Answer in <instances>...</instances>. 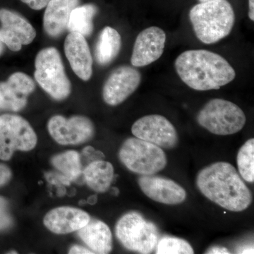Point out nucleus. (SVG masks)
<instances>
[{"instance_id":"obj_1","label":"nucleus","mask_w":254,"mask_h":254,"mask_svg":"<svg viewBox=\"0 0 254 254\" xmlns=\"http://www.w3.org/2000/svg\"><path fill=\"white\" fill-rule=\"evenodd\" d=\"M175 68L187 86L198 91L220 89L236 77L235 70L223 57L206 50L184 52L175 60Z\"/></svg>"},{"instance_id":"obj_2","label":"nucleus","mask_w":254,"mask_h":254,"mask_svg":"<svg viewBox=\"0 0 254 254\" xmlns=\"http://www.w3.org/2000/svg\"><path fill=\"white\" fill-rule=\"evenodd\" d=\"M195 183L207 198L230 211H243L252 204L250 190L235 167L226 162H217L202 169Z\"/></svg>"},{"instance_id":"obj_3","label":"nucleus","mask_w":254,"mask_h":254,"mask_svg":"<svg viewBox=\"0 0 254 254\" xmlns=\"http://www.w3.org/2000/svg\"><path fill=\"white\" fill-rule=\"evenodd\" d=\"M195 36L204 44H214L230 34L235 14L227 0H209L194 5L189 13Z\"/></svg>"},{"instance_id":"obj_4","label":"nucleus","mask_w":254,"mask_h":254,"mask_svg":"<svg viewBox=\"0 0 254 254\" xmlns=\"http://www.w3.org/2000/svg\"><path fill=\"white\" fill-rule=\"evenodd\" d=\"M196 120L200 126L220 136L240 131L247 122L245 113L238 105L221 98L208 101L198 112Z\"/></svg>"},{"instance_id":"obj_5","label":"nucleus","mask_w":254,"mask_h":254,"mask_svg":"<svg viewBox=\"0 0 254 254\" xmlns=\"http://www.w3.org/2000/svg\"><path fill=\"white\" fill-rule=\"evenodd\" d=\"M34 76L40 86L56 100L66 99L71 91L59 51L55 48L41 50L35 60Z\"/></svg>"},{"instance_id":"obj_6","label":"nucleus","mask_w":254,"mask_h":254,"mask_svg":"<svg viewBox=\"0 0 254 254\" xmlns=\"http://www.w3.org/2000/svg\"><path fill=\"white\" fill-rule=\"evenodd\" d=\"M119 158L129 171L140 175H155L168 164L166 155L160 147L136 137L124 142Z\"/></svg>"},{"instance_id":"obj_7","label":"nucleus","mask_w":254,"mask_h":254,"mask_svg":"<svg viewBox=\"0 0 254 254\" xmlns=\"http://www.w3.org/2000/svg\"><path fill=\"white\" fill-rule=\"evenodd\" d=\"M117 238L128 250L150 254L158 242V228L136 212H129L118 220L115 226Z\"/></svg>"},{"instance_id":"obj_8","label":"nucleus","mask_w":254,"mask_h":254,"mask_svg":"<svg viewBox=\"0 0 254 254\" xmlns=\"http://www.w3.org/2000/svg\"><path fill=\"white\" fill-rule=\"evenodd\" d=\"M37 141L36 132L27 120L11 114L0 116V160H9L16 151H30Z\"/></svg>"},{"instance_id":"obj_9","label":"nucleus","mask_w":254,"mask_h":254,"mask_svg":"<svg viewBox=\"0 0 254 254\" xmlns=\"http://www.w3.org/2000/svg\"><path fill=\"white\" fill-rule=\"evenodd\" d=\"M133 136L165 149H173L179 142L178 133L173 124L160 115H150L136 120L132 125Z\"/></svg>"},{"instance_id":"obj_10","label":"nucleus","mask_w":254,"mask_h":254,"mask_svg":"<svg viewBox=\"0 0 254 254\" xmlns=\"http://www.w3.org/2000/svg\"><path fill=\"white\" fill-rule=\"evenodd\" d=\"M48 129L50 136L60 145H77L91 140L94 136L95 127L90 119L73 116L66 119L55 115L50 119Z\"/></svg>"},{"instance_id":"obj_11","label":"nucleus","mask_w":254,"mask_h":254,"mask_svg":"<svg viewBox=\"0 0 254 254\" xmlns=\"http://www.w3.org/2000/svg\"><path fill=\"white\" fill-rule=\"evenodd\" d=\"M141 82V73L136 68L127 65L119 66L105 82L103 100L110 106L120 105L136 91Z\"/></svg>"},{"instance_id":"obj_12","label":"nucleus","mask_w":254,"mask_h":254,"mask_svg":"<svg viewBox=\"0 0 254 254\" xmlns=\"http://www.w3.org/2000/svg\"><path fill=\"white\" fill-rule=\"evenodd\" d=\"M0 41L10 50L18 52L36 36L33 26L21 15L7 9H0Z\"/></svg>"},{"instance_id":"obj_13","label":"nucleus","mask_w":254,"mask_h":254,"mask_svg":"<svg viewBox=\"0 0 254 254\" xmlns=\"http://www.w3.org/2000/svg\"><path fill=\"white\" fill-rule=\"evenodd\" d=\"M167 36L162 28L151 26L137 36L133 46L131 63L135 67H143L161 58L165 50Z\"/></svg>"},{"instance_id":"obj_14","label":"nucleus","mask_w":254,"mask_h":254,"mask_svg":"<svg viewBox=\"0 0 254 254\" xmlns=\"http://www.w3.org/2000/svg\"><path fill=\"white\" fill-rule=\"evenodd\" d=\"M35 88L34 81L26 73H13L7 81L0 82V110L18 112L23 109Z\"/></svg>"},{"instance_id":"obj_15","label":"nucleus","mask_w":254,"mask_h":254,"mask_svg":"<svg viewBox=\"0 0 254 254\" xmlns=\"http://www.w3.org/2000/svg\"><path fill=\"white\" fill-rule=\"evenodd\" d=\"M138 186L148 198L166 205H178L187 198L186 190L170 179L153 175H141Z\"/></svg>"},{"instance_id":"obj_16","label":"nucleus","mask_w":254,"mask_h":254,"mask_svg":"<svg viewBox=\"0 0 254 254\" xmlns=\"http://www.w3.org/2000/svg\"><path fill=\"white\" fill-rule=\"evenodd\" d=\"M64 52L73 72L83 81H88L93 73V58L85 36L70 33L65 39Z\"/></svg>"},{"instance_id":"obj_17","label":"nucleus","mask_w":254,"mask_h":254,"mask_svg":"<svg viewBox=\"0 0 254 254\" xmlns=\"http://www.w3.org/2000/svg\"><path fill=\"white\" fill-rule=\"evenodd\" d=\"M91 217L84 210L72 207H58L46 214L45 226L55 234L66 235L78 231L87 225Z\"/></svg>"},{"instance_id":"obj_18","label":"nucleus","mask_w":254,"mask_h":254,"mask_svg":"<svg viewBox=\"0 0 254 254\" xmlns=\"http://www.w3.org/2000/svg\"><path fill=\"white\" fill-rule=\"evenodd\" d=\"M80 0H51L46 6L43 17L45 31L56 38L66 29L70 15L79 4Z\"/></svg>"},{"instance_id":"obj_19","label":"nucleus","mask_w":254,"mask_h":254,"mask_svg":"<svg viewBox=\"0 0 254 254\" xmlns=\"http://www.w3.org/2000/svg\"><path fill=\"white\" fill-rule=\"evenodd\" d=\"M78 235L94 254H109L113 249V236L105 222L91 220L78 230Z\"/></svg>"},{"instance_id":"obj_20","label":"nucleus","mask_w":254,"mask_h":254,"mask_svg":"<svg viewBox=\"0 0 254 254\" xmlns=\"http://www.w3.org/2000/svg\"><path fill=\"white\" fill-rule=\"evenodd\" d=\"M122 48V38L115 28L106 26L100 32L95 48L97 63L101 66L110 64L118 57Z\"/></svg>"},{"instance_id":"obj_21","label":"nucleus","mask_w":254,"mask_h":254,"mask_svg":"<svg viewBox=\"0 0 254 254\" xmlns=\"http://www.w3.org/2000/svg\"><path fill=\"white\" fill-rule=\"evenodd\" d=\"M114 173L113 165L104 160L92 162L83 172L87 185L98 193H104L109 190Z\"/></svg>"},{"instance_id":"obj_22","label":"nucleus","mask_w":254,"mask_h":254,"mask_svg":"<svg viewBox=\"0 0 254 254\" xmlns=\"http://www.w3.org/2000/svg\"><path fill=\"white\" fill-rule=\"evenodd\" d=\"M98 11V6L93 4L76 6L71 11L66 28L70 33L89 36L93 31V18Z\"/></svg>"},{"instance_id":"obj_23","label":"nucleus","mask_w":254,"mask_h":254,"mask_svg":"<svg viewBox=\"0 0 254 254\" xmlns=\"http://www.w3.org/2000/svg\"><path fill=\"white\" fill-rule=\"evenodd\" d=\"M52 164L69 182L76 180L82 173L81 158L74 150L55 155L52 159Z\"/></svg>"},{"instance_id":"obj_24","label":"nucleus","mask_w":254,"mask_h":254,"mask_svg":"<svg viewBox=\"0 0 254 254\" xmlns=\"http://www.w3.org/2000/svg\"><path fill=\"white\" fill-rule=\"evenodd\" d=\"M237 166L241 177L249 183L254 182V139L250 138L237 154Z\"/></svg>"},{"instance_id":"obj_25","label":"nucleus","mask_w":254,"mask_h":254,"mask_svg":"<svg viewBox=\"0 0 254 254\" xmlns=\"http://www.w3.org/2000/svg\"><path fill=\"white\" fill-rule=\"evenodd\" d=\"M157 254H193L191 246L182 239L165 237L158 241L155 247Z\"/></svg>"},{"instance_id":"obj_26","label":"nucleus","mask_w":254,"mask_h":254,"mask_svg":"<svg viewBox=\"0 0 254 254\" xmlns=\"http://www.w3.org/2000/svg\"><path fill=\"white\" fill-rule=\"evenodd\" d=\"M13 220L9 213V203L0 196V231H4L12 225Z\"/></svg>"},{"instance_id":"obj_27","label":"nucleus","mask_w":254,"mask_h":254,"mask_svg":"<svg viewBox=\"0 0 254 254\" xmlns=\"http://www.w3.org/2000/svg\"><path fill=\"white\" fill-rule=\"evenodd\" d=\"M11 177H12V173L11 169L7 165L0 163V187L7 185L11 180Z\"/></svg>"},{"instance_id":"obj_28","label":"nucleus","mask_w":254,"mask_h":254,"mask_svg":"<svg viewBox=\"0 0 254 254\" xmlns=\"http://www.w3.org/2000/svg\"><path fill=\"white\" fill-rule=\"evenodd\" d=\"M22 2L27 4L30 8L34 10H41L46 7L51 0H21Z\"/></svg>"},{"instance_id":"obj_29","label":"nucleus","mask_w":254,"mask_h":254,"mask_svg":"<svg viewBox=\"0 0 254 254\" xmlns=\"http://www.w3.org/2000/svg\"><path fill=\"white\" fill-rule=\"evenodd\" d=\"M68 254H94L91 250L81 247V246L75 245L71 247L68 251Z\"/></svg>"},{"instance_id":"obj_30","label":"nucleus","mask_w":254,"mask_h":254,"mask_svg":"<svg viewBox=\"0 0 254 254\" xmlns=\"http://www.w3.org/2000/svg\"><path fill=\"white\" fill-rule=\"evenodd\" d=\"M207 254H230V252L227 250L226 248H222V247H213V248L210 249L209 250L208 252H207Z\"/></svg>"},{"instance_id":"obj_31","label":"nucleus","mask_w":254,"mask_h":254,"mask_svg":"<svg viewBox=\"0 0 254 254\" xmlns=\"http://www.w3.org/2000/svg\"><path fill=\"white\" fill-rule=\"evenodd\" d=\"M249 17L254 21V0H249Z\"/></svg>"},{"instance_id":"obj_32","label":"nucleus","mask_w":254,"mask_h":254,"mask_svg":"<svg viewBox=\"0 0 254 254\" xmlns=\"http://www.w3.org/2000/svg\"><path fill=\"white\" fill-rule=\"evenodd\" d=\"M238 253L241 254H254V248L253 247L251 246H246L244 247L243 250L238 251Z\"/></svg>"},{"instance_id":"obj_33","label":"nucleus","mask_w":254,"mask_h":254,"mask_svg":"<svg viewBox=\"0 0 254 254\" xmlns=\"http://www.w3.org/2000/svg\"><path fill=\"white\" fill-rule=\"evenodd\" d=\"M87 202L91 205L95 204V203L97 202V197L95 196V195H92V196L88 198V201Z\"/></svg>"},{"instance_id":"obj_34","label":"nucleus","mask_w":254,"mask_h":254,"mask_svg":"<svg viewBox=\"0 0 254 254\" xmlns=\"http://www.w3.org/2000/svg\"><path fill=\"white\" fill-rule=\"evenodd\" d=\"M3 51H4V44L0 41V55L2 54Z\"/></svg>"},{"instance_id":"obj_35","label":"nucleus","mask_w":254,"mask_h":254,"mask_svg":"<svg viewBox=\"0 0 254 254\" xmlns=\"http://www.w3.org/2000/svg\"><path fill=\"white\" fill-rule=\"evenodd\" d=\"M198 1H199V2H202V1H209V0H198Z\"/></svg>"},{"instance_id":"obj_36","label":"nucleus","mask_w":254,"mask_h":254,"mask_svg":"<svg viewBox=\"0 0 254 254\" xmlns=\"http://www.w3.org/2000/svg\"><path fill=\"white\" fill-rule=\"evenodd\" d=\"M9 254H17V252H10Z\"/></svg>"}]
</instances>
